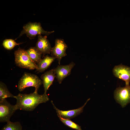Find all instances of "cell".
Instances as JSON below:
<instances>
[{
  "label": "cell",
  "instance_id": "cell-1",
  "mask_svg": "<svg viewBox=\"0 0 130 130\" xmlns=\"http://www.w3.org/2000/svg\"><path fill=\"white\" fill-rule=\"evenodd\" d=\"M16 99L15 105L16 110L19 109L27 111L33 110L38 105L41 103H45L49 100L46 93L39 94L34 91L29 94L19 93L15 96Z\"/></svg>",
  "mask_w": 130,
  "mask_h": 130
},
{
  "label": "cell",
  "instance_id": "cell-2",
  "mask_svg": "<svg viewBox=\"0 0 130 130\" xmlns=\"http://www.w3.org/2000/svg\"><path fill=\"white\" fill-rule=\"evenodd\" d=\"M42 84V80L37 75L25 72L18 82V89L21 92L26 88L33 87L35 88L34 91L38 92L39 87Z\"/></svg>",
  "mask_w": 130,
  "mask_h": 130
},
{
  "label": "cell",
  "instance_id": "cell-3",
  "mask_svg": "<svg viewBox=\"0 0 130 130\" xmlns=\"http://www.w3.org/2000/svg\"><path fill=\"white\" fill-rule=\"evenodd\" d=\"M15 62L19 67L30 70L37 68V65L31 59L25 50L19 48L14 52Z\"/></svg>",
  "mask_w": 130,
  "mask_h": 130
},
{
  "label": "cell",
  "instance_id": "cell-4",
  "mask_svg": "<svg viewBox=\"0 0 130 130\" xmlns=\"http://www.w3.org/2000/svg\"><path fill=\"white\" fill-rule=\"evenodd\" d=\"M54 32V31L44 30L40 22H29L24 26L23 30L16 39L24 34H26L30 39H34L37 35L43 34L48 36Z\"/></svg>",
  "mask_w": 130,
  "mask_h": 130
},
{
  "label": "cell",
  "instance_id": "cell-5",
  "mask_svg": "<svg viewBox=\"0 0 130 130\" xmlns=\"http://www.w3.org/2000/svg\"><path fill=\"white\" fill-rule=\"evenodd\" d=\"M17 110L15 105H11L6 99L0 100V122H7Z\"/></svg>",
  "mask_w": 130,
  "mask_h": 130
},
{
  "label": "cell",
  "instance_id": "cell-6",
  "mask_svg": "<svg viewBox=\"0 0 130 130\" xmlns=\"http://www.w3.org/2000/svg\"><path fill=\"white\" fill-rule=\"evenodd\" d=\"M68 47L63 39H57L55 40V45L52 48L51 55L57 59L59 65L62 58L67 55L66 51Z\"/></svg>",
  "mask_w": 130,
  "mask_h": 130
},
{
  "label": "cell",
  "instance_id": "cell-7",
  "mask_svg": "<svg viewBox=\"0 0 130 130\" xmlns=\"http://www.w3.org/2000/svg\"><path fill=\"white\" fill-rule=\"evenodd\" d=\"M114 97L123 108L125 107L130 102V86L117 88L114 92Z\"/></svg>",
  "mask_w": 130,
  "mask_h": 130
},
{
  "label": "cell",
  "instance_id": "cell-8",
  "mask_svg": "<svg viewBox=\"0 0 130 130\" xmlns=\"http://www.w3.org/2000/svg\"><path fill=\"white\" fill-rule=\"evenodd\" d=\"M75 65V63L72 62L67 65H58L54 69L56 78L59 84H61L64 79L71 74L72 70Z\"/></svg>",
  "mask_w": 130,
  "mask_h": 130
},
{
  "label": "cell",
  "instance_id": "cell-9",
  "mask_svg": "<svg viewBox=\"0 0 130 130\" xmlns=\"http://www.w3.org/2000/svg\"><path fill=\"white\" fill-rule=\"evenodd\" d=\"M112 72L115 77L125 81L126 85H129L130 82V67L121 64L115 66Z\"/></svg>",
  "mask_w": 130,
  "mask_h": 130
},
{
  "label": "cell",
  "instance_id": "cell-10",
  "mask_svg": "<svg viewBox=\"0 0 130 130\" xmlns=\"http://www.w3.org/2000/svg\"><path fill=\"white\" fill-rule=\"evenodd\" d=\"M90 99V98L88 99L84 104L79 108L67 111L60 110L55 106L52 101H51V103L54 108L56 110L58 116H60L64 118L70 119L76 117L83 112L84 107Z\"/></svg>",
  "mask_w": 130,
  "mask_h": 130
},
{
  "label": "cell",
  "instance_id": "cell-11",
  "mask_svg": "<svg viewBox=\"0 0 130 130\" xmlns=\"http://www.w3.org/2000/svg\"><path fill=\"white\" fill-rule=\"evenodd\" d=\"M43 55L50 54L52 47L46 35H38V39L35 47Z\"/></svg>",
  "mask_w": 130,
  "mask_h": 130
},
{
  "label": "cell",
  "instance_id": "cell-12",
  "mask_svg": "<svg viewBox=\"0 0 130 130\" xmlns=\"http://www.w3.org/2000/svg\"><path fill=\"white\" fill-rule=\"evenodd\" d=\"M55 77L56 74L54 69H52L46 71L41 75L40 77L42 80L44 90V93H46L49 88L52 84Z\"/></svg>",
  "mask_w": 130,
  "mask_h": 130
},
{
  "label": "cell",
  "instance_id": "cell-13",
  "mask_svg": "<svg viewBox=\"0 0 130 130\" xmlns=\"http://www.w3.org/2000/svg\"><path fill=\"white\" fill-rule=\"evenodd\" d=\"M56 58L47 55L44 57L39 63L37 64L36 71L39 72H42L48 68Z\"/></svg>",
  "mask_w": 130,
  "mask_h": 130
},
{
  "label": "cell",
  "instance_id": "cell-14",
  "mask_svg": "<svg viewBox=\"0 0 130 130\" xmlns=\"http://www.w3.org/2000/svg\"><path fill=\"white\" fill-rule=\"evenodd\" d=\"M26 51L31 60L36 64L42 59V54L35 47H31Z\"/></svg>",
  "mask_w": 130,
  "mask_h": 130
},
{
  "label": "cell",
  "instance_id": "cell-15",
  "mask_svg": "<svg viewBox=\"0 0 130 130\" xmlns=\"http://www.w3.org/2000/svg\"><path fill=\"white\" fill-rule=\"evenodd\" d=\"M15 96L11 93L6 84L2 82H0V100L8 98H15Z\"/></svg>",
  "mask_w": 130,
  "mask_h": 130
},
{
  "label": "cell",
  "instance_id": "cell-16",
  "mask_svg": "<svg viewBox=\"0 0 130 130\" xmlns=\"http://www.w3.org/2000/svg\"><path fill=\"white\" fill-rule=\"evenodd\" d=\"M7 123L1 130H22V127L19 122H13L9 121Z\"/></svg>",
  "mask_w": 130,
  "mask_h": 130
},
{
  "label": "cell",
  "instance_id": "cell-17",
  "mask_svg": "<svg viewBox=\"0 0 130 130\" xmlns=\"http://www.w3.org/2000/svg\"><path fill=\"white\" fill-rule=\"evenodd\" d=\"M60 120L65 125L76 130H82L81 126L73 122L70 119L63 118L58 116Z\"/></svg>",
  "mask_w": 130,
  "mask_h": 130
},
{
  "label": "cell",
  "instance_id": "cell-18",
  "mask_svg": "<svg viewBox=\"0 0 130 130\" xmlns=\"http://www.w3.org/2000/svg\"><path fill=\"white\" fill-rule=\"evenodd\" d=\"M22 43H17L15 40L12 39H6L3 41L2 45L3 47L7 50H11L15 46L19 45Z\"/></svg>",
  "mask_w": 130,
  "mask_h": 130
}]
</instances>
